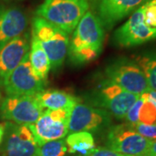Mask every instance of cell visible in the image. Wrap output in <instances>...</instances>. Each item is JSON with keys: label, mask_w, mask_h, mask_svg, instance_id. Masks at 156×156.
Instances as JSON below:
<instances>
[{"label": "cell", "mask_w": 156, "mask_h": 156, "mask_svg": "<svg viewBox=\"0 0 156 156\" xmlns=\"http://www.w3.org/2000/svg\"><path fill=\"white\" fill-rule=\"evenodd\" d=\"M143 102H144V99L140 95V97L134 102V105L129 108L125 116V120L128 125L134 126L136 123L139 122V113Z\"/></svg>", "instance_id": "603a6c76"}, {"label": "cell", "mask_w": 156, "mask_h": 156, "mask_svg": "<svg viewBox=\"0 0 156 156\" xmlns=\"http://www.w3.org/2000/svg\"><path fill=\"white\" fill-rule=\"evenodd\" d=\"M112 115L106 110L81 102L71 110L69 120V133L98 132L111 126Z\"/></svg>", "instance_id": "8fae6325"}, {"label": "cell", "mask_w": 156, "mask_h": 156, "mask_svg": "<svg viewBox=\"0 0 156 156\" xmlns=\"http://www.w3.org/2000/svg\"><path fill=\"white\" fill-rule=\"evenodd\" d=\"M1 85L7 96L36 95L44 90L45 82L35 75L28 52L17 67L4 78Z\"/></svg>", "instance_id": "ba28073f"}, {"label": "cell", "mask_w": 156, "mask_h": 156, "mask_svg": "<svg viewBox=\"0 0 156 156\" xmlns=\"http://www.w3.org/2000/svg\"><path fill=\"white\" fill-rule=\"evenodd\" d=\"M152 140L138 134L128 123L108 128L106 148L130 156H147Z\"/></svg>", "instance_id": "52a82bcc"}, {"label": "cell", "mask_w": 156, "mask_h": 156, "mask_svg": "<svg viewBox=\"0 0 156 156\" xmlns=\"http://www.w3.org/2000/svg\"><path fill=\"white\" fill-rule=\"evenodd\" d=\"M121 47H133L156 39V0H148L130 15L114 34Z\"/></svg>", "instance_id": "7a4b0ae2"}, {"label": "cell", "mask_w": 156, "mask_h": 156, "mask_svg": "<svg viewBox=\"0 0 156 156\" xmlns=\"http://www.w3.org/2000/svg\"><path fill=\"white\" fill-rule=\"evenodd\" d=\"M86 156H130L123 154L121 153H118L115 151L108 149L106 147H99L95 148L91 153H89L88 155Z\"/></svg>", "instance_id": "cb8c5ba5"}, {"label": "cell", "mask_w": 156, "mask_h": 156, "mask_svg": "<svg viewBox=\"0 0 156 156\" xmlns=\"http://www.w3.org/2000/svg\"><path fill=\"white\" fill-rule=\"evenodd\" d=\"M31 34L37 38L46 52L50 69H56L61 67L69 46V34L37 16L33 18Z\"/></svg>", "instance_id": "5b68a950"}, {"label": "cell", "mask_w": 156, "mask_h": 156, "mask_svg": "<svg viewBox=\"0 0 156 156\" xmlns=\"http://www.w3.org/2000/svg\"><path fill=\"white\" fill-rule=\"evenodd\" d=\"M147 156H156V140H152Z\"/></svg>", "instance_id": "484cf974"}, {"label": "cell", "mask_w": 156, "mask_h": 156, "mask_svg": "<svg viewBox=\"0 0 156 156\" xmlns=\"http://www.w3.org/2000/svg\"><path fill=\"white\" fill-rule=\"evenodd\" d=\"M141 96L143 98H145L147 100L150 101L155 106L156 108V91H153V90H149L148 92L142 94Z\"/></svg>", "instance_id": "d4e9b609"}, {"label": "cell", "mask_w": 156, "mask_h": 156, "mask_svg": "<svg viewBox=\"0 0 156 156\" xmlns=\"http://www.w3.org/2000/svg\"><path fill=\"white\" fill-rule=\"evenodd\" d=\"M5 123L0 124V144L3 142L4 136H5Z\"/></svg>", "instance_id": "4316f807"}, {"label": "cell", "mask_w": 156, "mask_h": 156, "mask_svg": "<svg viewBox=\"0 0 156 156\" xmlns=\"http://www.w3.org/2000/svg\"><path fill=\"white\" fill-rule=\"evenodd\" d=\"M29 54L30 62L35 75L40 80L46 82L50 69V60L37 38L33 35L31 37L30 51H29Z\"/></svg>", "instance_id": "e0dca14e"}, {"label": "cell", "mask_w": 156, "mask_h": 156, "mask_svg": "<svg viewBox=\"0 0 156 156\" xmlns=\"http://www.w3.org/2000/svg\"><path fill=\"white\" fill-rule=\"evenodd\" d=\"M44 109L36 95L7 96L1 101L0 117L11 122L30 125L38 120Z\"/></svg>", "instance_id": "9c48e42d"}, {"label": "cell", "mask_w": 156, "mask_h": 156, "mask_svg": "<svg viewBox=\"0 0 156 156\" xmlns=\"http://www.w3.org/2000/svg\"><path fill=\"white\" fill-rule=\"evenodd\" d=\"M141 96V95H140ZM142 97V96H141ZM143 98V97H142ZM139 113V122L144 124H155L156 108L150 101L145 98Z\"/></svg>", "instance_id": "44dd1931"}, {"label": "cell", "mask_w": 156, "mask_h": 156, "mask_svg": "<svg viewBox=\"0 0 156 156\" xmlns=\"http://www.w3.org/2000/svg\"><path fill=\"white\" fill-rule=\"evenodd\" d=\"M105 80L120 86L132 94L141 95L150 89L145 75L137 62L128 58H118L105 68Z\"/></svg>", "instance_id": "8992f818"}, {"label": "cell", "mask_w": 156, "mask_h": 156, "mask_svg": "<svg viewBox=\"0 0 156 156\" xmlns=\"http://www.w3.org/2000/svg\"><path fill=\"white\" fill-rule=\"evenodd\" d=\"M65 141L69 153H78L81 156L88 155L95 148V139L89 132L72 133L68 136Z\"/></svg>", "instance_id": "ac0fdd59"}, {"label": "cell", "mask_w": 156, "mask_h": 156, "mask_svg": "<svg viewBox=\"0 0 156 156\" xmlns=\"http://www.w3.org/2000/svg\"><path fill=\"white\" fill-rule=\"evenodd\" d=\"M104 27L94 12L88 11L78 23L69 43L68 55L76 64L93 61L101 51Z\"/></svg>", "instance_id": "6da1fadb"}, {"label": "cell", "mask_w": 156, "mask_h": 156, "mask_svg": "<svg viewBox=\"0 0 156 156\" xmlns=\"http://www.w3.org/2000/svg\"><path fill=\"white\" fill-rule=\"evenodd\" d=\"M29 51L30 37L27 32L12 39L0 50V84L21 62Z\"/></svg>", "instance_id": "9a60e30c"}, {"label": "cell", "mask_w": 156, "mask_h": 156, "mask_svg": "<svg viewBox=\"0 0 156 156\" xmlns=\"http://www.w3.org/2000/svg\"><path fill=\"white\" fill-rule=\"evenodd\" d=\"M139 97L140 95L128 92L116 84L104 80L85 98L91 106L102 108L118 120H123Z\"/></svg>", "instance_id": "277c9868"}, {"label": "cell", "mask_w": 156, "mask_h": 156, "mask_svg": "<svg viewBox=\"0 0 156 156\" xmlns=\"http://www.w3.org/2000/svg\"><path fill=\"white\" fill-rule=\"evenodd\" d=\"M44 108L50 110L62 109L71 112L79 99L61 90H44L36 95Z\"/></svg>", "instance_id": "2e32d148"}, {"label": "cell", "mask_w": 156, "mask_h": 156, "mask_svg": "<svg viewBox=\"0 0 156 156\" xmlns=\"http://www.w3.org/2000/svg\"><path fill=\"white\" fill-rule=\"evenodd\" d=\"M148 0H97L98 17L103 27L111 29Z\"/></svg>", "instance_id": "4fadbf2b"}, {"label": "cell", "mask_w": 156, "mask_h": 156, "mask_svg": "<svg viewBox=\"0 0 156 156\" xmlns=\"http://www.w3.org/2000/svg\"><path fill=\"white\" fill-rule=\"evenodd\" d=\"M133 127L134 130L143 136L146 139L149 140H156V123L155 124H144V123L138 122Z\"/></svg>", "instance_id": "7402d4cb"}, {"label": "cell", "mask_w": 156, "mask_h": 156, "mask_svg": "<svg viewBox=\"0 0 156 156\" xmlns=\"http://www.w3.org/2000/svg\"><path fill=\"white\" fill-rule=\"evenodd\" d=\"M89 9V0H44L36 15L70 34Z\"/></svg>", "instance_id": "3957f363"}, {"label": "cell", "mask_w": 156, "mask_h": 156, "mask_svg": "<svg viewBox=\"0 0 156 156\" xmlns=\"http://www.w3.org/2000/svg\"><path fill=\"white\" fill-rule=\"evenodd\" d=\"M2 153L4 156H33L37 143L27 125L5 123Z\"/></svg>", "instance_id": "7c38bea8"}, {"label": "cell", "mask_w": 156, "mask_h": 156, "mask_svg": "<svg viewBox=\"0 0 156 156\" xmlns=\"http://www.w3.org/2000/svg\"><path fill=\"white\" fill-rule=\"evenodd\" d=\"M136 62L144 73L150 90L156 91V49L140 55Z\"/></svg>", "instance_id": "d6986e66"}, {"label": "cell", "mask_w": 156, "mask_h": 156, "mask_svg": "<svg viewBox=\"0 0 156 156\" xmlns=\"http://www.w3.org/2000/svg\"><path fill=\"white\" fill-rule=\"evenodd\" d=\"M67 151L65 140H56L38 146L33 156H65Z\"/></svg>", "instance_id": "ffe728a7"}, {"label": "cell", "mask_w": 156, "mask_h": 156, "mask_svg": "<svg viewBox=\"0 0 156 156\" xmlns=\"http://www.w3.org/2000/svg\"><path fill=\"white\" fill-rule=\"evenodd\" d=\"M1 98H2V96H1V91H0V103H1V101H1Z\"/></svg>", "instance_id": "83f0119b"}, {"label": "cell", "mask_w": 156, "mask_h": 156, "mask_svg": "<svg viewBox=\"0 0 156 156\" xmlns=\"http://www.w3.org/2000/svg\"><path fill=\"white\" fill-rule=\"evenodd\" d=\"M71 112L46 109L33 124L27 125L37 145L63 139L69 133V120Z\"/></svg>", "instance_id": "30bf717a"}, {"label": "cell", "mask_w": 156, "mask_h": 156, "mask_svg": "<svg viewBox=\"0 0 156 156\" xmlns=\"http://www.w3.org/2000/svg\"><path fill=\"white\" fill-rule=\"evenodd\" d=\"M28 19L17 7L0 6V50L12 39L25 33Z\"/></svg>", "instance_id": "5bb4252c"}]
</instances>
